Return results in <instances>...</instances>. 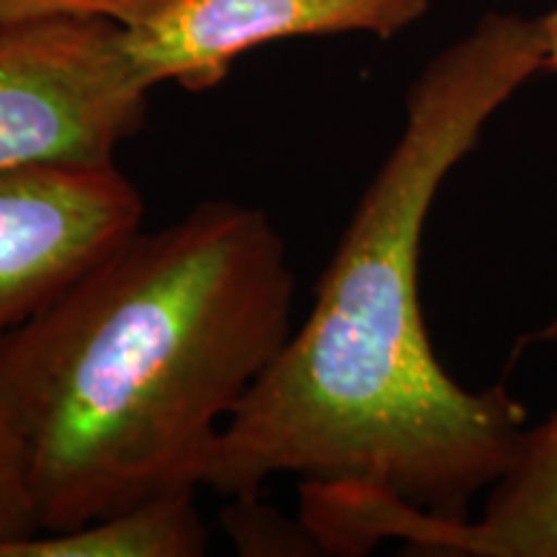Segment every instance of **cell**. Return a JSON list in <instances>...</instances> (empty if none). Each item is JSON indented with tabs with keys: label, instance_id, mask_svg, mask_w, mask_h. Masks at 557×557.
Listing matches in <instances>:
<instances>
[{
	"label": "cell",
	"instance_id": "6da1fadb",
	"mask_svg": "<svg viewBox=\"0 0 557 557\" xmlns=\"http://www.w3.org/2000/svg\"><path fill=\"white\" fill-rule=\"evenodd\" d=\"M545 70L540 18L485 13L423 67L406 122L341 235L302 329L230 416L205 487L256 498L276 475L385 493L468 521L519 457L527 413L465 389L423 325L418 259L431 205L485 124Z\"/></svg>",
	"mask_w": 557,
	"mask_h": 557
},
{
	"label": "cell",
	"instance_id": "7a4b0ae2",
	"mask_svg": "<svg viewBox=\"0 0 557 557\" xmlns=\"http://www.w3.org/2000/svg\"><path fill=\"white\" fill-rule=\"evenodd\" d=\"M292 310L274 220L209 199L137 230L0 338V403L39 534L205 487L222 429L292 336Z\"/></svg>",
	"mask_w": 557,
	"mask_h": 557
},
{
	"label": "cell",
	"instance_id": "3957f363",
	"mask_svg": "<svg viewBox=\"0 0 557 557\" xmlns=\"http://www.w3.org/2000/svg\"><path fill=\"white\" fill-rule=\"evenodd\" d=\"M150 90L120 21L0 24V171L116 163L145 127Z\"/></svg>",
	"mask_w": 557,
	"mask_h": 557
},
{
	"label": "cell",
	"instance_id": "277c9868",
	"mask_svg": "<svg viewBox=\"0 0 557 557\" xmlns=\"http://www.w3.org/2000/svg\"><path fill=\"white\" fill-rule=\"evenodd\" d=\"M120 165L0 171V338L37 318L143 230Z\"/></svg>",
	"mask_w": 557,
	"mask_h": 557
},
{
	"label": "cell",
	"instance_id": "5b68a950",
	"mask_svg": "<svg viewBox=\"0 0 557 557\" xmlns=\"http://www.w3.org/2000/svg\"><path fill=\"white\" fill-rule=\"evenodd\" d=\"M431 0H152L122 26L124 47L148 86L191 94L218 88L243 54L271 41L364 32L389 39Z\"/></svg>",
	"mask_w": 557,
	"mask_h": 557
},
{
	"label": "cell",
	"instance_id": "8992f818",
	"mask_svg": "<svg viewBox=\"0 0 557 557\" xmlns=\"http://www.w3.org/2000/svg\"><path fill=\"white\" fill-rule=\"evenodd\" d=\"M389 534L429 555L557 557V410L527 429L480 519L444 521L408 506L393 517Z\"/></svg>",
	"mask_w": 557,
	"mask_h": 557
},
{
	"label": "cell",
	"instance_id": "52a82bcc",
	"mask_svg": "<svg viewBox=\"0 0 557 557\" xmlns=\"http://www.w3.org/2000/svg\"><path fill=\"white\" fill-rule=\"evenodd\" d=\"M207 540L197 487H178L83 527L0 545V557H199Z\"/></svg>",
	"mask_w": 557,
	"mask_h": 557
},
{
	"label": "cell",
	"instance_id": "ba28073f",
	"mask_svg": "<svg viewBox=\"0 0 557 557\" xmlns=\"http://www.w3.org/2000/svg\"><path fill=\"white\" fill-rule=\"evenodd\" d=\"M238 504L225 511L230 537L243 555H312L320 553L302 521L292 524L276 511L259 506L256 498H235Z\"/></svg>",
	"mask_w": 557,
	"mask_h": 557
},
{
	"label": "cell",
	"instance_id": "9c48e42d",
	"mask_svg": "<svg viewBox=\"0 0 557 557\" xmlns=\"http://www.w3.org/2000/svg\"><path fill=\"white\" fill-rule=\"evenodd\" d=\"M39 534L21 438L0 403V545Z\"/></svg>",
	"mask_w": 557,
	"mask_h": 557
},
{
	"label": "cell",
	"instance_id": "30bf717a",
	"mask_svg": "<svg viewBox=\"0 0 557 557\" xmlns=\"http://www.w3.org/2000/svg\"><path fill=\"white\" fill-rule=\"evenodd\" d=\"M152 0H0V24L45 16H103L122 26L139 18Z\"/></svg>",
	"mask_w": 557,
	"mask_h": 557
},
{
	"label": "cell",
	"instance_id": "8fae6325",
	"mask_svg": "<svg viewBox=\"0 0 557 557\" xmlns=\"http://www.w3.org/2000/svg\"><path fill=\"white\" fill-rule=\"evenodd\" d=\"M542 34H545V70L557 73V9L540 18Z\"/></svg>",
	"mask_w": 557,
	"mask_h": 557
}]
</instances>
